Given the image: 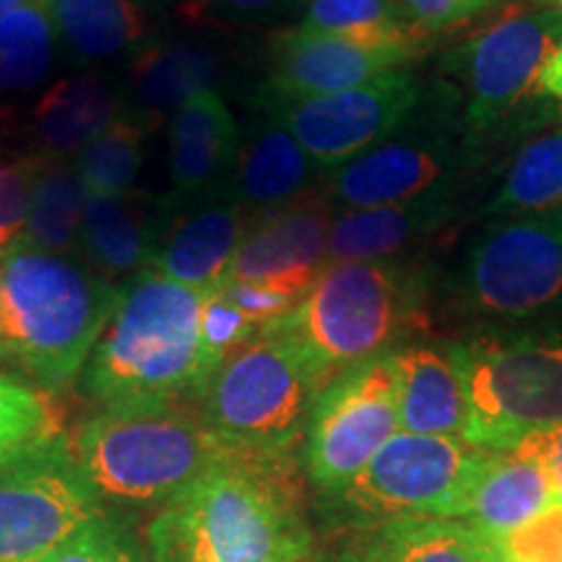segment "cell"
Instances as JSON below:
<instances>
[{
  "mask_svg": "<svg viewBox=\"0 0 562 562\" xmlns=\"http://www.w3.org/2000/svg\"><path fill=\"white\" fill-rule=\"evenodd\" d=\"M203 292L154 269L121 286L115 313L83 364V391L108 406L175 404L206 381L201 351Z\"/></svg>",
  "mask_w": 562,
  "mask_h": 562,
  "instance_id": "3957f363",
  "label": "cell"
},
{
  "mask_svg": "<svg viewBox=\"0 0 562 562\" xmlns=\"http://www.w3.org/2000/svg\"><path fill=\"white\" fill-rule=\"evenodd\" d=\"M206 5H216V9L235 13V16H261L277 9L281 0H201Z\"/></svg>",
  "mask_w": 562,
  "mask_h": 562,
  "instance_id": "60d3db41",
  "label": "cell"
},
{
  "mask_svg": "<svg viewBox=\"0 0 562 562\" xmlns=\"http://www.w3.org/2000/svg\"><path fill=\"white\" fill-rule=\"evenodd\" d=\"M0 305H3V266H0Z\"/></svg>",
  "mask_w": 562,
  "mask_h": 562,
  "instance_id": "bcb514c9",
  "label": "cell"
},
{
  "mask_svg": "<svg viewBox=\"0 0 562 562\" xmlns=\"http://www.w3.org/2000/svg\"><path fill=\"white\" fill-rule=\"evenodd\" d=\"M151 562H305L290 456L240 448L159 508L146 531Z\"/></svg>",
  "mask_w": 562,
  "mask_h": 562,
  "instance_id": "6da1fadb",
  "label": "cell"
},
{
  "mask_svg": "<svg viewBox=\"0 0 562 562\" xmlns=\"http://www.w3.org/2000/svg\"><path fill=\"white\" fill-rule=\"evenodd\" d=\"M89 199L76 159L37 154L24 240L42 250L81 258V229Z\"/></svg>",
  "mask_w": 562,
  "mask_h": 562,
  "instance_id": "83f0119b",
  "label": "cell"
},
{
  "mask_svg": "<svg viewBox=\"0 0 562 562\" xmlns=\"http://www.w3.org/2000/svg\"><path fill=\"white\" fill-rule=\"evenodd\" d=\"M258 331H261V326L252 323L240 307L232 305V300L224 294L222 286L220 290L203 292L201 351L209 375L227 360L232 351L240 349L243 344H248Z\"/></svg>",
  "mask_w": 562,
  "mask_h": 562,
  "instance_id": "836d02e7",
  "label": "cell"
},
{
  "mask_svg": "<svg viewBox=\"0 0 562 562\" xmlns=\"http://www.w3.org/2000/svg\"><path fill=\"white\" fill-rule=\"evenodd\" d=\"M446 151L430 138H393L370 146L328 170V201L347 209H378L409 203L438 191L446 172Z\"/></svg>",
  "mask_w": 562,
  "mask_h": 562,
  "instance_id": "2e32d148",
  "label": "cell"
},
{
  "mask_svg": "<svg viewBox=\"0 0 562 562\" xmlns=\"http://www.w3.org/2000/svg\"><path fill=\"white\" fill-rule=\"evenodd\" d=\"M417 55L396 47H370L334 34L279 32L271 42L263 100H307L334 94L402 70Z\"/></svg>",
  "mask_w": 562,
  "mask_h": 562,
  "instance_id": "9a60e30c",
  "label": "cell"
},
{
  "mask_svg": "<svg viewBox=\"0 0 562 562\" xmlns=\"http://www.w3.org/2000/svg\"><path fill=\"white\" fill-rule=\"evenodd\" d=\"M222 290L232 300V305L240 307V311L261 328L284 318V315L292 313V307L300 302L294 297H286V294L281 292H273L269 286L248 284V281H227Z\"/></svg>",
  "mask_w": 562,
  "mask_h": 562,
  "instance_id": "f35d334b",
  "label": "cell"
},
{
  "mask_svg": "<svg viewBox=\"0 0 562 562\" xmlns=\"http://www.w3.org/2000/svg\"><path fill=\"white\" fill-rule=\"evenodd\" d=\"M37 157H0V252L24 240Z\"/></svg>",
  "mask_w": 562,
  "mask_h": 562,
  "instance_id": "8d00e7d4",
  "label": "cell"
},
{
  "mask_svg": "<svg viewBox=\"0 0 562 562\" xmlns=\"http://www.w3.org/2000/svg\"><path fill=\"white\" fill-rule=\"evenodd\" d=\"M305 3H311V0H305Z\"/></svg>",
  "mask_w": 562,
  "mask_h": 562,
  "instance_id": "c3c4849f",
  "label": "cell"
},
{
  "mask_svg": "<svg viewBox=\"0 0 562 562\" xmlns=\"http://www.w3.org/2000/svg\"><path fill=\"white\" fill-rule=\"evenodd\" d=\"M398 389V425L412 435L461 438L467 427V396L451 349L412 344L391 351Z\"/></svg>",
  "mask_w": 562,
  "mask_h": 562,
  "instance_id": "44dd1931",
  "label": "cell"
},
{
  "mask_svg": "<svg viewBox=\"0 0 562 562\" xmlns=\"http://www.w3.org/2000/svg\"><path fill=\"white\" fill-rule=\"evenodd\" d=\"M419 97V81L402 68L355 89L266 104L271 121L297 140L315 167L334 170L402 128Z\"/></svg>",
  "mask_w": 562,
  "mask_h": 562,
  "instance_id": "4fadbf2b",
  "label": "cell"
},
{
  "mask_svg": "<svg viewBox=\"0 0 562 562\" xmlns=\"http://www.w3.org/2000/svg\"><path fill=\"white\" fill-rule=\"evenodd\" d=\"M558 3H560V5H562V0H558Z\"/></svg>",
  "mask_w": 562,
  "mask_h": 562,
  "instance_id": "7dc6e473",
  "label": "cell"
},
{
  "mask_svg": "<svg viewBox=\"0 0 562 562\" xmlns=\"http://www.w3.org/2000/svg\"><path fill=\"white\" fill-rule=\"evenodd\" d=\"M321 383L284 336L261 328L203 381L201 419L245 451L290 456L307 430Z\"/></svg>",
  "mask_w": 562,
  "mask_h": 562,
  "instance_id": "8992f818",
  "label": "cell"
},
{
  "mask_svg": "<svg viewBox=\"0 0 562 562\" xmlns=\"http://www.w3.org/2000/svg\"><path fill=\"white\" fill-rule=\"evenodd\" d=\"M45 562H144L138 544L108 513L81 526Z\"/></svg>",
  "mask_w": 562,
  "mask_h": 562,
  "instance_id": "e575fe53",
  "label": "cell"
},
{
  "mask_svg": "<svg viewBox=\"0 0 562 562\" xmlns=\"http://www.w3.org/2000/svg\"><path fill=\"white\" fill-rule=\"evenodd\" d=\"M121 115V102L108 81L91 74H76L55 81L40 97L32 123L42 151L70 157Z\"/></svg>",
  "mask_w": 562,
  "mask_h": 562,
  "instance_id": "d4e9b609",
  "label": "cell"
},
{
  "mask_svg": "<svg viewBox=\"0 0 562 562\" xmlns=\"http://www.w3.org/2000/svg\"><path fill=\"white\" fill-rule=\"evenodd\" d=\"M542 91H544V94L554 97V100L562 104V45L558 47V53H554L552 63L544 70Z\"/></svg>",
  "mask_w": 562,
  "mask_h": 562,
  "instance_id": "b9f144b4",
  "label": "cell"
},
{
  "mask_svg": "<svg viewBox=\"0 0 562 562\" xmlns=\"http://www.w3.org/2000/svg\"><path fill=\"white\" fill-rule=\"evenodd\" d=\"M402 430L391 351L357 364L315 398L305 430V472L323 495H334Z\"/></svg>",
  "mask_w": 562,
  "mask_h": 562,
  "instance_id": "8fae6325",
  "label": "cell"
},
{
  "mask_svg": "<svg viewBox=\"0 0 562 562\" xmlns=\"http://www.w3.org/2000/svg\"><path fill=\"white\" fill-rule=\"evenodd\" d=\"M398 3L422 32L432 34L492 9L501 0H398Z\"/></svg>",
  "mask_w": 562,
  "mask_h": 562,
  "instance_id": "74e56055",
  "label": "cell"
},
{
  "mask_svg": "<svg viewBox=\"0 0 562 562\" xmlns=\"http://www.w3.org/2000/svg\"><path fill=\"white\" fill-rule=\"evenodd\" d=\"M220 76V55L201 42H157L131 63V89L146 117H161L199 91L216 89Z\"/></svg>",
  "mask_w": 562,
  "mask_h": 562,
  "instance_id": "484cf974",
  "label": "cell"
},
{
  "mask_svg": "<svg viewBox=\"0 0 562 562\" xmlns=\"http://www.w3.org/2000/svg\"><path fill=\"white\" fill-rule=\"evenodd\" d=\"M347 562H503L487 533L461 518H404L368 529Z\"/></svg>",
  "mask_w": 562,
  "mask_h": 562,
  "instance_id": "603a6c76",
  "label": "cell"
},
{
  "mask_svg": "<svg viewBox=\"0 0 562 562\" xmlns=\"http://www.w3.org/2000/svg\"><path fill=\"white\" fill-rule=\"evenodd\" d=\"M417 318V277L396 266L326 263L292 313L271 323L318 378L321 389L385 347Z\"/></svg>",
  "mask_w": 562,
  "mask_h": 562,
  "instance_id": "5b68a950",
  "label": "cell"
},
{
  "mask_svg": "<svg viewBox=\"0 0 562 562\" xmlns=\"http://www.w3.org/2000/svg\"><path fill=\"white\" fill-rule=\"evenodd\" d=\"M151 117L121 115L76 154V167L89 195H125L144 165V144Z\"/></svg>",
  "mask_w": 562,
  "mask_h": 562,
  "instance_id": "d6a6232c",
  "label": "cell"
},
{
  "mask_svg": "<svg viewBox=\"0 0 562 562\" xmlns=\"http://www.w3.org/2000/svg\"><path fill=\"white\" fill-rule=\"evenodd\" d=\"M165 201L144 193L91 195L81 229V256L100 277L115 284L149 269L167 224Z\"/></svg>",
  "mask_w": 562,
  "mask_h": 562,
  "instance_id": "d6986e66",
  "label": "cell"
},
{
  "mask_svg": "<svg viewBox=\"0 0 562 562\" xmlns=\"http://www.w3.org/2000/svg\"><path fill=\"white\" fill-rule=\"evenodd\" d=\"M487 453L463 438L396 432L347 487L328 497L360 529L404 518H459Z\"/></svg>",
  "mask_w": 562,
  "mask_h": 562,
  "instance_id": "ba28073f",
  "label": "cell"
},
{
  "mask_svg": "<svg viewBox=\"0 0 562 562\" xmlns=\"http://www.w3.org/2000/svg\"><path fill=\"white\" fill-rule=\"evenodd\" d=\"M240 149L235 117L220 91H199L172 112L170 178L175 199L214 195L232 178Z\"/></svg>",
  "mask_w": 562,
  "mask_h": 562,
  "instance_id": "ac0fdd59",
  "label": "cell"
},
{
  "mask_svg": "<svg viewBox=\"0 0 562 562\" xmlns=\"http://www.w3.org/2000/svg\"><path fill=\"white\" fill-rule=\"evenodd\" d=\"M467 396L461 438L484 451H513L562 422V344L542 339L453 344Z\"/></svg>",
  "mask_w": 562,
  "mask_h": 562,
  "instance_id": "52a82bcc",
  "label": "cell"
},
{
  "mask_svg": "<svg viewBox=\"0 0 562 562\" xmlns=\"http://www.w3.org/2000/svg\"><path fill=\"white\" fill-rule=\"evenodd\" d=\"M315 165L279 123H263L237 149L232 191L240 206L271 211L311 193Z\"/></svg>",
  "mask_w": 562,
  "mask_h": 562,
  "instance_id": "cb8c5ba5",
  "label": "cell"
},
{
  "mask_svg": "<svg viewBox=\"0 0 562 562\" xmlns=\"http://www.w3.org/2000/svg\"><path fill=\"white\" fill-rule=\"evenodd\" d=\"M66 442L102 505L159 508L240 451L211 432L201 414L175 404L108 406L83 419Z\"/></svg>",
  "mask_w": 562,
  "mask_h": 562,
  "instance_id": "277c9868",
  "label": "cell"
},
{
  "mask_svg": "<svg viewBox=\"0 0 562 562\" xmlns=\"http://www.w3.org/2000/svg\"><path fill=\"white\" fill-rule=\"evenodd\" d=\"M550 214L554 216V220H558V222L562 224V206H558V209H552V211H550Z\"/></svg>",
  "mask_w": 562,
  "mask_h": 562,
  "instance_id": "f6af8a7d",
  "label": "cell"
},
{
  "mask_svg": "<svg viewBox=\"0 0 562 562\" xmlns=\"http://www.w3.org/2000/svg\"><path fill=\"white\" fill-rule=\"evenodd\" d=\"M0 357L47 391L68 389L115 313L121 286L81 258L26 240L0 252Z\"/></svg>",
  "mask_w": 562,
  "mask_h": 562,
  "instance_id": "7a4b0ae2",
  "label": "cell"
},
{
  "mask_svg": "<svg viewBox=\"0 0 562 562\" xmlns=\"http://www.w3.org/2000/svg\"><path fill=\"white\" fill-rule=\"evenodd\" d=\"M562 206V128L521 146L482 216L539 214Z\"/></svg>",
  "mask_w": 562,
  "mask_h": 562,
  "instance_id": "f546056e",
  "label": "cell"
},
{
  "mask_svg": "<svg viewBox=\"0 0 562 562\" xmlns=\"http://www.w3.org/2000/svg\"><path fill=\"white\" fill-rule=\"evenodd\" d=\"M63 417L45 391L0 372V467L60 442Z\"/></svg>",
  "mask_w": 562,
  "mask_h": 562,
  "instance_id": "1f68e13d",
  "label": "cell"
},
{
  "mask_svg": "<svg viewBox=\"0 0 562 562\" xmlns=\"http://www.w3.org/2000/svg\"><path fill=\"white\" fill-rule=\"evenodd\" d=\"M9 123H11V110L0 108V133L5 131V125H9Z\"/></svg>",
  "mask_w": 562,
  "mask_h": 562,
  "instance_id": "ee69618b",
  "label": "cell"
},
{
  "mask_svg": "<svg viewBox=\"0 0 562 562\" xmlns=\"http://www.w3.org/2000/svg\"><path fill=\"white\" fill-rule=\"evenodd\" d=\"M492 542L503 562H562V503L552 501L529 521Z\"/></svg>",
  "mask_w": 562,
  "mask_h": 562,
  "instance_id": "d590c367",
  "label": "cell"
},
{
  "mask_svg": "<svg viewBox=\"0 0 562 562\" xmlns=\"http://www.w3.org/2000/svg\"><path fill=\"white\" fill-rule=\"evenodd\" d=\"M334 203L326 193H305L286 206L248 222L227 281L269 286L300 300L328 263Z\"/></svg>",
  "mask_w": 562,
  "mask_h": 562,
  "instance_id": "5bb4252c",
  "label": "cell"
},
{
  "mask_svg": "<svg viewBox=\"0 0 562 562\" xmlns=\"http://www.w3.org/2000/svg\"><path fill=\"white\" fill-rule=\"evenodd\" d=\"M245 229L248 220L240 203L211 195L178 216H167L149 269L191 290H220L227 284Z\"/></svg>",
  "mask_w": 562,
  "mask_h": 562,
  "instance_id": "e0dca14e",
  "label": "cell"
},
{
  "mask_svg": "<svg viewBox=\"0 0 562 562\" xmlns=\"http://www.w3.org/2000/svg\"><path fill=\"white\" fill-rule=\"evenodd\" d=\"M446 193L378 209H347L331 222L328 263H378L417 245L451 220Z\"/></svg>",
  "mask_w": 562,
  "mask_h": 562,
  "instance_id": "ffe728a7",
  "label": "cell"
},
{
  "mask_svg": "<svg viewBox=\"0 0 562 562\" xmlns=\"http://www.w3.org/2000/svg\"><path fill=\"white\" fill-rule=\"evenodd\" d=\"M513 451L542 469L547 480H550L554 501L562 503V422L529 435Z\"/></svg>",
  "mask_w": 562,
  "mask_h": 562,
  "instance_id": "ab89813d",
  "label": "cell"
},
{
  "mask_svg": "<svg viewBox=\"0 0 562 562\" xmlns=\"http://www.w3.org/2000/svg\"><path fill=\"white\" fill-rule=\"evenodd\" d=\"M50 19L55 37L76 58L97 63L136 50L149 21L136 0H37Z\"/></svg>",
  "mask_w": 562,
  "mask_h": 562,
  "instance_id": "4316f807",
  "label": "cell"
},
{
  "mask_svg": "<svg viewBox=\"0 0 562 562\" xmlns=\"http://www.w3.org/2000/svg\"><path fill=\"white\" fill-rule=\"evenodd\" d=\"M19 3H24V0H0V16H3L5 11H11L13 5H19Z\"/></svg>",
  "mask_w": 562,
  "mask_h": 562,
  "instance_id": "7bdbcfd3",
  "label": "cell"
},
{
  "mask_svg": "<svg viewBox=\"0 0 562 562\" xmlns=\"http://www.w3.org/2000/svg\"><path fill=\"white\" fill-rule=\"evenodd\" d=\"M562 45V11L513 5L453 53L472 136L495 128L542 91V76Z\"/></svg>",
  "mask_w": 562,
  "mask_h": 562,
  "instance_id": "30bf717a",
  "label": "cell"
},
{
  "mask_svg": "<svg viewBox=\"0 0 562 562\" xmlns=\"http://www.w3.org/2000/svg\"><path fill=\"white\" fill-rule=\"evenodd\" d=\"M456 290L490 318H531L560 305L562 224L550 211L487 224L463 256Z\"/></svg>",
  "mask_w": 562,
  "mask_h": 562,
  "instance_id": "9c48e42d",
  "label": "cell"
},
{
  "mask_svg": "<svg viewBox=\"0 0 562 562\" xmlns=\"http://www.w3.org/2000/svg\"><path fill=\"white\" fill-rule=\"evenodd\" d=\"M55 58V30L37 0L0 16V94L37 87Z\"/></svg>",
  "mask_w": 562,
  "mask_h": 562,
  "instance_id": "4dcf8cb0",
  "label": "cell"
},
{
  "mask_svg": "<svg viewBox=\"0 0 562 562\" xmlns=\"http://www.w3.org/2000/svg\"><path fill=\"white\" fill-rule=\"evenodd\" d=\"M63 438L0 467V562H45L81 526L102 516Z\"/></svg>",
  "mask_w": 562,
  "mask_h": 562,
  "instance_id": "7c38bea8",
  "label": "cell"
},
{
  "mask_svg": "<svg viewBox=\"0 0 562 562\" xmlns=\"http://www.w3.org/2000/svg\"><path fill=\"white\" fill-rule=\"evenodd\" d=\"M554 501L550 480L537 463L516 451H490L461 508V521L503 537Z\"/></svg>",
  "mask_w": 562,
  "mask_h": 562,
  "instance_id": "7402d4cb",
  "label": "cell"
},
{
  "mask_svg": "<svg viewBox=\"0 0 562 562\" xmlns=\"http://www.w3.org/2000/svg\"><path fill=\"white\" fill-rule=\"evenodd\" d=\"M302 30L334 34L370 47L422 53L430 34L406 16L398 0H311Z\"/></svg>",
  "mask_w": 562,
  "mask_h": 562,
  "instance_id": "f1b7e54d",
  "label": "cell"
}]
</instances>
